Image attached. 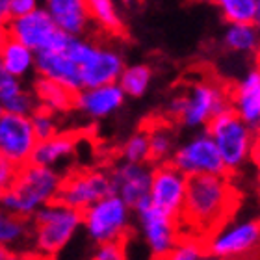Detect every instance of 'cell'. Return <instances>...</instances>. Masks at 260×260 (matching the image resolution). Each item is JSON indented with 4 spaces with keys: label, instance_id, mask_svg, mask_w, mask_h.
Wrapping results in <instances>:
<instances>
[{
    "label": "cell",
    "instance_id": "obj_1",
    "mask_svg": "<svg viewBox=\"0 0 260 260\" xmlns=\"http://www.w3.org/2000/svg\"><path fill=\"white\" fill-rule=\"evenodd\" d=\"M234 203L236 191L227 175L188 177L179 223L186 229V234L206 240L229 221L234 212Z\"/></svg>",
    "mask_w": 260,
    "mask_h": 260
},
{
    "label": "cell",
    "instance_id": "obj_2",
    "mask_svg": "<svg viewBox=\"0 0 260 260\" xmlns=\"http://www.w3.org/2000/svg\"><path fill=\"white\" fill-rule=\"evenodd\" d=\"M61 180L60 169L34 162L24 164L19 168L13 186L0 197V208L30 219L41 206L56 201Z\"/></svg>",
    "mask_w": 260,
    "mask_h": 260
},
{
    "label": "cell",
    "instance_id": "obj_3",
    "mask_svg": "<svg viewBox=\"0 0 260 260\" xmlns=\"http://www.w3.org/2000/svg\"><path fill=\"white\" fill-rule=\"evenodd\" d=\"M30 227L32 249L41 256H56L82 229V212L56 199L30 217Z\"/></svg>",
    "mask_w": 260,
    "mask_h": 260
},
{
    "label": "cell",
    "instance_id": "obj_4",
    "mask_svg": "<svg viewBox=\"0 0 260 260\" xmlns=\"http://www.w3.org/2000/svg\"><path fill=\"white\" fill-rule=\"evenodd\" d=\"M205 128L216 143L227 173H236L249 162L256 132L231 106L214 115Z\"/></svg>",
    "mask_w": 260,
    "mask_h": 260
},
{
    "label": "cell",
    "instance_id": "obj_5",
    "mask_svg": "<svg viewBox=\"0 0 260 260\" xmlns=\"http://www.w3.org/2000/svg\"><path fill=\"white\" fill-rule=\"evenodd\" d=\"M63 50L80 69L82 87L114 84L126 65L117 49L103 47L86 36H71Z\"/></svg>",
    "mask_w": 260,
    "mask_h": 260
},
{
    "label": "cell",
    "instance_id": "obj_6",
    "mask_svg": "<svg viewBox=\"0 0 260 260\" xmlns=\"http://www.w3.org/2000/svg\"><path fill=\"white\" fill-rule=\"evenodd\" d=\"M132 208L117 193H110L82 210V229L93 244L123 240L130 231Z\"/></svg>",
    "mask_w": 260,
    "mask_h": 260
},
{
    "label": "cell",
    "instance_id": "obj_7",
    "mask_svg": "<svg viewBox=\"0 0 260 260\" xmlns=\"http://www.w3.org/2000/svg\"><path fill=\"white\" fill-rule=\"evenodd\" d=\"M141 238L147 249L154 258H169V253L175 247L180 236V223L177 217L160 210L147 197L134 210Z\"/></svg>",
    "mask_w": 260,
    "mask_h": 260
},
{
    "label": "cell",
    "instance_id": "obj_8",
    "mask_svg": "<svg viewBox=\"0 0 260 260\" xmlns=\"http://www.w3.org/2000/svg\"><path fill=\"white\" fill-rule=\"evenodd\" d=\"M6 32L17 41H21L22 45H26L34 52L45 49H65L71 38L69 34L61 32L56 26L43 4L26 15L11 17L6 26Z\"/></svg>",
    "mask_w": 260,
    "mask_h": 260
},
{
    "label": "cell",
    "instance_id": "obj_9",
    "mask_svg": "<svg viewBox=\"0 0 260 260\" xmlns=\"http://www.w3.org/2000/svg\"><path fill=\"white\" fill-rule=\"evenodd\" d=\"M206 240V253L216 258L253 256L260 249V219L223 223Z\"/></svg>",
    "mask_w": 260,
    "mask_h": 260
},
{
    "label": "cell",
    "instance_id": "obj_10",
    "mask_svg": "<svg viewBox=\"0 0 260 260\" xmlns=\"http://www.w3.org/2000/svg\"><path fill=\"white\" fill-rule=\"evenodd\" d=\"M169 162L186 177L195 175H229L212 136L203 130L182 145L175 147Z\"/></svg>",
    "mask_w": 260,
    "mask_h": 260
},
{
    "label": "cell",
    "instance_id": "obj_11",
    "mask_svg": "<svg viewBox=\"0 0 260 260\" xmlns=\"http://www.w3.org/2000/svg\"><path fill=\"white\" fill-rule=\"evenodd\" d=\"M184 95V108L180 114V125L186 128H203L221 110L229 108V93L212 80L193 82Z\"/></svg>",
    "mask_w": 260,
    "mask_h": 260
},
{
    "label": "cell",
    "instance_id": "obj_12",
    "mask_svg": "<svg viewBox=\"0 0 260 260\" xmlns=\"http://www.w3.org/2000/svg\"><path fill=\"white\" fill-rule=\"evenodd\" d=\"M110 193H114V188L108 171L86 169L65 175L56 199L82 212L95 201Z\"/></svg>",
    "mask_w": 260,
    "mask_h": 260
},
{
    "label": "cell",
    "instance_id": "obj_13",
    "mask_svg": "<svg viewBox=\"0 0 260 260\" xmlns=\"http://www.w3.org/2000/svg\"><path fill=\"white\" fill-rule=\"evenodd\" d=\"M36 143L38 138L34 134L30 115L0 114V154L21 168L30 162Z\"/></svg>",
    "mask_w": 260,
    "mask_h": 260
},
{
    "label": "cell",
    "instance_id": "obj_14",
    "mask_svg": "<svg viewBox=\"0 0 260 260\" xmlns=\"http://www.w3.org/2000/svg\"><path fill=\"white\" fill-rule=\"evenodd\" d=\"M186 186H188V177L175 168L169 160L156 164V168L152 169L149 201L160 210L168 212L169 216L179 219L182 203H184Z\"/></svg>",
    "mask_w": 260,
    "mask_h": 260
},
{
    "label": "cell",
    "instance_id": "obj_15",
    "mask_svg": "<svg viewBox=\"0 0 260 260\" xmlns=\"http://www.w3.org/2000/svg\"><path fill=\"white\" fill-rule=\"evenodd\" d=\"M126 95L117 82L104 86L82 87L75 93L73 110L82 114L89 121H103L117 114L125 106Z\"/></svg>",
    "mask_w": 260,
    "mask_h": 260
},
{
    "label": "cell",
    "instance_id": "obj_16",
    "mask_svg": "<svg viewBox=\"0 0 260 260\" xmlns=\"http://www.w3.org/2000/svg\"><path fill=\"white\" fill-rule=\"evenodd\" d=\"M108 173L114 193L119 195L132 210L149 197L152 179V168H149V164L121 162L110 169Z\"/></svg>",
    "mask_w": 260,
    "mask_h": 260
},
{
    "label": "cell",
    "instance_id": "obj_17",
    "mask_svg": "<svg viewBox=\"0 0 260 260\" xmlns=\"http://www.w3.org/2000/svg\"><path fill=\"white\" fill-rule=\"evenodd\" d=\"M34 73L38 76H45V78L58 82L73 93L82 89L80 69L65 54L63 49H45L36 52Z\"/></svg>",
    "mask_w": 260,
    "mask_h": 260
},
{
    "label": "cell",
    "instance_id": "obj_18",
    "mask_svg": "<svg viewBox=\"0 0 260 260\" xmlns=\"http://www.w3.org/2000/svg\"><path fill=\"white\" fill-rule=\"evenodd\" d=\"M229 104L242 119L260 132V65L251 67L229 95Z\"/></svg>",
    "mask_w": 260,
    "mask_h": 260
},
{
    "label": "cell",
    "instance_id": "obj_19",
    "mask_svg": "<svg viewBox=\"0 0 260 260\" xmlns=\"http://www.w3.org/2000/svg\"><path fill=\"white\" fill-rule=\"evenodd\" d=\"M43 8L56 26L69 36H86L91 26L86 0H43Z\"/></svg>",
    "mask_w": 260,
    "mask_h": 260
},
{
    "label": "cell",
    "instance_id": "obj_20",
    "mask_svg": "<svg viewBox=\"0 0 260 260\" xmlns=\"http://www.w3.org/2000/svg\"><path fill=\"white\" fill-rule=\"evenodd\" d=\"M76 134L73 132H61L58 130L56 134L45 140H38L34 147L30 162L39 164V166H49V168L60 169L61 164L69 162L76 152Z\"/></svg>",
    "mask_w": 260,
    "mask_h": 260
},
{
    "label": "cell",
    "instance_id": "obj_21",
    "mask_svg": "<svg viewBox=\"0 0 260 260\" xmlns=\"http://www.w3.org/2000/svg\"><path fill=\"white\" fill-rule=\"evenodd\" d=\"M0 61L6 73L17 76V78H26L30 73H34V61L36 52L28 49L26 45L11 38L8 32L0 34Z\"/></svg>",
    "mask_w": 260,
    "mask_h": 260
},
{
    "label": "cell",
    "instance_id": "obj_22",
    "mask_svg": "<svg viewBox=\"0 0 260 260\" xmlns=\"http://www.w3.org/2000/svg\"><path fill=\"white\" fill-rule=\"evenodd\" d=\"M34 97L38 101L39 108H45L56 115H63L73 110V99L75 93L69 91L58 82L45 78V76H36L32 84Z\"/></svg>",
    "mask_w": 260,
    "mask_h": 260
},
{
    "label": "cell",
    "instance_id": "obj_23",
    "mask_svg": "<svg viewBox=\"0 0 260 260\" xmlns=\"http://www.w3.org/2000/svg\"><path fill=\"white\" fill-rule=\"evenodd\" d=\"M0 245L13 255L32 247V227L30 219L0 208Z\"/></svg>",
    "mask_w": 260,
    "mask_h": 260
},
{
    "label": "cell",
    "instance_id": "obj_24",
    "mask_svg": "<svg viewBox=\"0 0 260 260\" xmlns=\"http://www.w3.org/2000/svg\"><path fill=\"white\" fill-rule=\"evenodd\" d=\"M223 45L231 52L253 54L260 49V26L256 22H227Z\"/></svg>",
    "mask_w": 260,
    "mask_h": 260
},
{
    "label": "cell",
    "instance_id": "obj_25",
    "mask_svg": "<svg viewBox=\"0 0 260 260\" xmlns=\"http://www.w3.org/2000/svg\"><path fill=\"white\" fill-rule=\"evenodd\" d=\"M152 69L147 63L125 65L121 71L117 84L126 95V99H141L149 91L152 84Z\"/></svg>",
    "mask_w": 260,
    "mask_h": 260
},
{
    "label": "cell",
    "instance_id": "obj_26",
    "mask_svg": "<svg viewBox=\"0 0 260 260\" xmlns=\"http://www.w3.org/2000/svg\"><path fill=\"white\" fill-rule=\"evenodd\" d=\"M87 13L91 22L108 34H121L125 28L123 17L115 0H86Z\"/></svg>",
    "mask_w": 260,
    "mask_h": 260
},
{
    "label": "cell",
    "instance_id": "obj_27",
    "mask_svg": "<svg viewBox=\"0 0 260 260\" xmlns=\"http://www.w3.org/2000/svg\"><path fill=\"white\" fill-rule=\"evenodd\" d=\"M147 136H149V162H168L177 147L173 130L166 125H156L151 130H147Z\"/></svg>",
    "mask_w": 260,
    "mask_h": 260
},
{
    "label": "cell",
    "instance_id": "obj_28",
    "mask_svg": "<svg viewBox=\"0 0 260 260\" xmlns=\"http://www.w3.org/2000/svg\"><path fill=\"white\" fill-rule=\"evenodd\" d=\"M225 22H256L258 0H210Z\"/></svg>",
    "mask_w": 260,
    "mask_h": 260
},
{
    "label": "cell",
    "instance_id": "obj_29",
    "mask_svg": "<svg viewBox=\"0 0 260 260\" xmlns=\"http://www.w3.org/2000/svg\"><path fill=\"white\" fill-rule=\"evenodd\" d=\"M119 156L123 162L151 164L149 162V136L147 130H138L121 145Z\"/></svg>",
    "mask_w": 260,
    "mask_h": 260
},
{
    "label": "cell",
    "instance_id": "obj_30",
    "mask_svg": "<svg viewBox=\"0 0 260 260\" xmlns=\"http://www.w3.org/2000/svg\"><path fill=\"white\" fill-rule=\"evenodd\" d=\"M208 255L206 253V245L205 242L193 234H184V236H179L175 247L169 253V258L171 260H201Z\"/></svg>",
    "mask_w": 260,
    "mask_h": 260
},
{
    "label": "cell",
    "instance_id": "obj_31",
    "mask_svg": "<svg viewBox=\"0 0 260 260\" xmlns=\"http://www.w3.org/2000/svg\"><path fill=\"white\" fill-rule=\"evenodd\" d=\"M30 123H32L34 134L38 140H45L50 138L52 134H56L60 130V123H58V115L49 112L45 108H36L30 114Z\"/></svg>",
    "mask_w": 260,
    "mask_h": 260
},
{
    "label": "cell",
    "instance_id": "obj_32",
    "mask_svg": "<svg viewBox=\"0 0 260 260\" xmlns=\"http://www.w3.org/2000/svg\"><path fill=\"white\" fill-rule=\"evenodd\" d=\"M4 112H10V114H21V115H30L34 110L38 108V101L34 97L32 89H24L22 93H19L15 99H11L10 103L2 106Z\"/></svg>",
    "mask_w": 260,
    "mask_h": 260
},
{
    "label": "cell",
    "instance_id": "obj_33",
    "mask_svg": "<svg viewBox=\"0 0 260 260\" xmlns=\"http://www.w3.org/2000/svg\"><path fill=\"white\" fill-rule=\"evenodd\" d=\"M24 89H26V86L22 84V78H17L6 71L0 75V103H2V106L10 103L11 99H15Z\"/></svg>",
    "mask_w": 260,
    "mask_h": 260
},
{
    "label": "cell",
    "instance_id": "obj_34",
    "mask_svg": "<svg viewBox=\"0 0 260 260\" xmlns=\"http://www.w3.org/2000/svg\"><path fill=\"white\" fill-rule=\"evenodd\" d=\"M93 258L95 260H123L126 256L123 240H110V242H101L95 244Z\"/></svg>",
    "mask_w": 260,
    "mask_h": 260
},
{
    "label": "cell",
    "instance_id": "obj_35",
    "mask_svg": "<svg viewBox=\"0 0 260 260\" xmlns=\"http://www.w3.org/2000/svg\"><path fill=\"white\" fill-rule=\"evenodd\" d=\"M17 173H19V166L8 160L4 154H0V197L13 186Z\"/></svg>",
    "mask_w": 260,
    "mask_h": 260
},
{
    "label": "cell",
    "instance_id": "obj_36",
    "mask_svg": "<svg viewBox=\"0 0 260 260\" xmlns=\"http://www.w3.org/2000/svg\"><path fill=\"white\" fill-rule=\"evenodd\" d=\"M41 4L43 0H8V10H10V17H21L34 11Z\"/></svg>",
    "mask_w": 260,
    "mask_h": 260
},
{
    "label": "cell",
    "instance_id": "obj_37",
    "mask_svg": "<svg viewBox=\"0 0 260 260\" xmlns=\"http://www.w3.org/2000/svg\"><path fill=\"white\" fill-rule=\"evenodd\" d=\"M10 10H8V0H0V34L6 32V26L10 22Z\"/></svg>",
    "mask_w": 260,
    "mask_h": 260
},
{
    "label": "cell",
    "instance_id": "obj_38",
    "mask_svg": "<svg viewBox=\"0 0 260 260\" xmlns=\"http://www.w3.org/2000/svg\"><path fill=\"white\" fill-rule=\"evenodd\" d=\"M13 253H11L10 249H6V247H2L0 245V260H10V258H13Z\"/></svg>",
    "mask_w": 260,
    "mask_h": 260
},
{
    "label": "cell",
    "instance_id": "obj_39",
    "mask_svg": "<svg viewBox=\"0 0 260 260\" xmlns=\"http://www.w3.org/2000/svg\"><path fill=\"white\" fill-rule=\"evenodd\" d=\"M121 4L125 6V8H130V6H134L136 4V0H119Z\"/></svg>",
    "mask_w": 260,
    "mask_h": 260
},
{
    "label": "cell",
    "instance_id": "obj_40",
    "mask_svg": "<svg viewBox=\"0 0 260 260\" xmlns=\"http://www.w3.org/2000/svg\"><path fill=\"white\" fill-rule=\"evenodd\" d=\"M256 24L260 26V0H258V15H256Z\"/></svg>",
    "mask_w": 260,
    "mask_h": 260
},
{
    "label": "cell",
    "instance_id": "obj_41",
    "mask_svg": "<svg viewBox=\"0 0 260 260\" xmlns=\"http://www.w3.org/2000/svg\"><path fill=\"white\" fill-rule=\"evenodd\" d=\"M2 73H4V67H2V61H0V75H2Z\"/></svg>",
    "mask_w": 260,
    "mask_h": 260
},
{
    "label": "cell",
    "instance_id": "obj_42",
    "mask_svg": "<svg viewBox=\"0 0 260 260\" xmlns=\"http://www.w3.org/2000/svg\"><path fill=\"white\" fill-rule=\"evenodd\" d=\"M2 112H4V108H2V103H0V114H2Z\"/></svg>",
    "mask_w": 260,
    "mask_h": 260
},
{
    "label": "cell",
    "instance_id": "obj_43",
    "mask_svg": "<svg viewBox=\"0 0 260 260\" xmlns=\"http://www.w3.org/2000/svg\"><path fill=\"white\" fill-rule=\"evenodd\" d=\"M258 164H260V162H258ZM258 173H260V166H258Z\"/></svg>",
    "mask_w": 260,
    "mask_h": 260
}]
</instances>
